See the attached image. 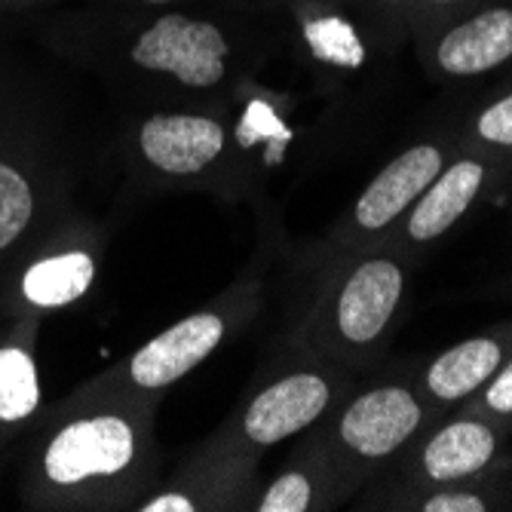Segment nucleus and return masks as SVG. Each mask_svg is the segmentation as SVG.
<instances>
[{
    "label": "nucleus",
    "mask_w": 512,
    "mask_h": 512,
    "mask_svg": "<svg viewBox=\"0 0 512 512\" xmlns=\"http://www.w3.org/2000/svg\"><path fill=\"white\" fill-rule=\"evenodd\" d=\"M512 56V13L488 10L454 28L439 43V65L448 74H482Z\"/></svg>",
    "instance_id": "nucleus-9"
},
{
    "label": "nucleus",
    "mask_w": 512,
    "mask_h": 512,
    "mask_svg": "<svg viewBox=\"0 0 512 512\" xmlns=\"http://www.w3.org/2000/svg\"><path fill=\"white\" fill-rule=\"evenodd\" d=\"M135 439L120 417H89L65 427L46 448V476L74 485L89 476H114L129 467Z\"/></svg>",
    "instance_id": "nucleus-2"
},
{
    "label": "nucleus",
    "mask_w": 512,
    "mask_h": 512,
    "mask_svg": "<svg viewBox=\"0 0 512 512\" xmlns=\"http://www.w3.org/2000/svg\"><path fill=\"white\" fill-rule=\"evenodd\" d=\"M31 188L28 181L10 169L7 163H0V249H7L31 221Z\"/></svg>",
    "instance_id": "nucleus-16"
},
{
    "label": "nucleus",
    "mask_w": 512,
    "mask_h": 512,
    "mask_svg": "<svg viewBox=\"0 0 512 512\" xmlns=\"http://www.w3.org/2000/svg\"><path fill=\"white\" fill-rule=\"evenodd\" d=\"M482 178H485V169L473 160H463V163H454L451 169H445L442 178L411 212L408 234L414 240H433V237L445 234V230L473 203L476 191L482 188Z\"/></svg>",
    "instance_id": "nucleus-10"
},
{
    "label": "nucleus",
    "mask_w": 512,
    "mask_h": 512,
    "mask_svg": "<svg viewBox=\"0 0 512 512\" xmlns=\"http://www.w3.org/2000/svg\"><path fill=\"white\" fill-rule=\"evenodd\" d=\"M479 135L488 138V142H494V145H512V96L491 105L479 117Z\"/></svg>",
    "instance_id": "nucleus-18"
},
{
    "label": "nucleus",
    "mask_w": 512,
    "mask_h": 512,
    "mask_svg": "<svg viewBox=\"0 0 512 512\" xmlns=\"http://www.w3.org/2000/svg\"><path fill=\"white\" fill-rule=\"evenodd\" d=\"M145 512H194V503L181 494H163V497H154L142 506Z\"/></svg>",
    "instance_id": "nucleus-22"
},
{
    "label": "nucleus",
    "mask_w": 512,
    "mask_h": 512,
    "mask_svg": "<svg viewBox=\"0 0 512 512\" xmlns=\"http://www.w3.org/2000/svg\"><path fill=\"white\" fill-rule=\"evenodd\" d=\"M442 154L433 145H417L396 157L356 203V221L365 230H381L390 224L417 194L439 178Z\"/></svg>",
    "instance_id": "nucleus-8"
},
{
    "label": "nucleus",
    "mask_w": 512,
    "mask_h": 512,
    "mask_svg": "<svg viewBox=\"0 0 512 512\" xmlns=\"http://www.w3.org/2000/svg\"><path fill=\"white\" fill-rule=\"evenodd\" d=\"M421 424V408L414 396L402 387H384L359 396L341 421L344 442L365 454L384 457L396 451Z\"/></svg>",
    "instance_id": "nucleus-4"
},
{
    "label": "nucleus",
    "mask_w": 512,
    "mask_h": 512,
    "mask_svg": "<svg viewBox=\"0 0 512 512\" xmlns=\"http://www.w3.org/2000/svg\"><path fill=\"white\" fill-rule=\"evenodd\" d=\"M494 454V436L476 421H460L436 433L424 451V467L436 482L479 473Z\"/></svg>",
    "instance_id": "nucleus-11"
},
{
    "label": "nucleus",
    "mask_w": 512,
    "mask_h": 512,
    "mask_svg": "<svg viewBox=\"0 0 512 512\" xmlns=\"http://www.w3.org/2000/svg\"><path fill=\"white\" fill-rule=\"evenodd\" d=\"M402 295V273L393 261H365L356 267L338 301V325L347 341L368 344L384 332Z\"/></svg>",
    "instance_id": "nucleus-7"
},
{
    "label": "nucleus",
    "mask_w": 512,
    "mask_h": 512,
    "mask_svg": "<svg viewBox=\"0 0 512 512\" xmlns=\"http://www.w3.org/2000/svg\"><path fill=\"white\" fill-rule=\"evenodd\" d=\"M148 4H166V0H148Z\"/></svg>",
    "instance_id": "nucleus-23"
},
{
    "label": "nucleus",
    "mask_w": 512,
    "mask_h": 512,
    "mask_svg": "<svg viewBox=\"0 0 512 512\" xmlns=\"http://www.w3.org/2000/svg\"><path fill=\"white\" fill-rule=\"evenodd\" d=\"M310 503V482L301 473L279 479L261 500V512H304Z\"/></svg>",
    "instance_id": "nucleus-17"
},
{
    "label": "nucleus",
    "mask_w": 512,
    "mask_h": 512,
    "mask_svg": "<svg viewBox=\"0 0 512 512\" xmlns=\"http://www.w3.org/2000/svg\"><path fill=\"white\" fill-rule=\"evenodd\" d=\"M258 132L261 135H276L279 142H286L289 138V129L276 120V114L273 111H267L261 102H255L252 108H249V114H246V120H243V126H240V135H243V142H255L258 138Z\"/></svg>",
    "instance_id": "nucleus-19"
},
{
    "label": "nucleus",
    "mask_w": 512,
    "mask_h": 512,
    "mask_svg": "<svg viewBox=\"0 0 512 512\" xmlns=\"http://www.w3.org/2000/svg\"><path fill=\"white\" fill-rule=\"evenodd\" d=\"M224 322L215 313L184 319L132 356V381L138 387H166L197 368L221 341Z\"/></svg>",
    "instance_id": "nucleus-3"
},
{
    "label": "nucleus",
    "mask_w": 512,
    "mask_h": 512,
    "mask_svg": "<svg viewBox=\"0 0 512 512\" xmlns=\"http://www.w3.org/2000/svg\"><path fill=\"white\" fill-rule=\"evenodd\" d=\"M427 512H485V503L473 494H436L424 503Z\"/></svg>",
    "instance_id": "nucleus-20"
},
{
    "label": "nucleus",
    "mask_w": 512,
    "mask_h": 512,
    "mask_svg": "<svg viewBox=\"0 0 512 512\" xmlns=\"http://www.w3.org/2000/svg\"><path fill=\"white\" fill-rule=\"evenodd\" d=\"M488 405H491L494 411H503V414L512 411V362L500 371V378L491 384V390H488Z\"/></svg>",
    "instance_id": "nucleus-21"
},
{
    "label": "nucleus",
    "mask_w": 512,
    "mask_h": 512,
    "mask_svg": "<svg viewBox=\"0 0 512 512\" xmlns=\"http://www.w3.org/2000/svg\"><path fill=\"white\" fill-rule=\"evenodd\" d=\"M304 37L310 43V53L338 68H359L365 62V46L350 22L341 16L310 19L304 25Z\"/></svg>",
    "instance_id": "nucleus-15"
},
{
    "label": "nucleus",
    "mask_w": 512,
    "mask_h": 512,
    "mask_svg": "<svg viewBox=\"0 0 512 512\" xmlns=\"http://www.w3.org/2000/svg\"><path fill=\"white\" fill-rule=\"evenodd\" d=\"M224 56V34L209 22H194L181 13L163 16L138 37L132 50V59L142 68L175 74L184 86H215L224 77Z\"/></svg>",
    "instance_id": "nucleus-1"
},
{
    "label": "nucleus",
    "mask_w": 512,
    "mask_h": 512,
    "mask_svg": "<svg viewBox=\"0 0 512 512\" xmlns=\"http://www.w3.org/2000/svg\"><path fill=\"white\" fill-rule=\"evenodd\" d=\"M497 365H500V347L488 338H476L442 353L430 368L427 384L439 399H460L473 393L479 384H485Z\"/></svg>",
    "instance_id": "nucleus-12"
},
{
    "label": "nucleus",
    "mask_w": 512,
    "mask_h": 512,
    "mask_svg": "<svg viewBox=\"0 0 512 512\" xmlns=\"http://www.w3.org/2000/svg\"><path fill=\"white\" fill-rule=\"evenodd\" d=\"M224 148V132L209 117L194 114H160L142 129L145 157L172 175H191L209 166Z\"/></svg>",
    "instance_id": "nucleus-6"
},
{
    "label": "nucleus",
    "mask_w": 512,
    "mask_h": 512,
    "mask_svg": "<svg viewBox=\"0 0 512 512\" xmlns=\"http://www.w3.org/2000/svg\"><path fill=\"white\" fill-rule=\"evenodd\" d=\"M92 276H96L92 258L83 252H68L59 258L37 261L25 273L22 289H25V298L37 307H62V304L77 301L89 289Z\"/></svg>",
    "instance_id": "nucleus-13"
},
{
    "label": "nucleus",
    "mask_w": 512,
    "mask_h": 512,
    "mask_svg": "<svg viewBox=\"0 0 512 512\" xmlns=\"http://www.w3.org/2000/svg\"><path fill=\"white\" fill-rule=\"evenodd\" d=\"M329 405V384L316 375H292L267 387L246 411V433L258 445H276L313 424Z\"/></svg>",
    "instance_id": "nucleus-5"
},
{
    "label": "nucleus",
    "mask_w": 512,
    "mask_h": 512,
    "mask_svg": "<svg viewBox=\"0 0 512 512\" xmlns=\"http://www.w3.org/2000/svg\"><path fill=\"white\" fill-rule=\"evenodd\" d=\"M37 371L25 350H0V421H22L37 408Z\"/></svg>",
    "instance_id": "nucleus-14"
}]
</instances>
